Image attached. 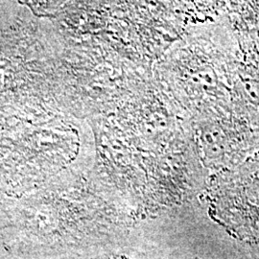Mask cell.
Here are the masks:
<instances>
[{"instance_id":"6da1fadb","label":"cell","mask_w":259,"mask_h":259,"mask_svg":"<svg viewBox=\"0 0 259 259\" xmlns=\"http://www.w3.org/2000/svg\"><path fill=\"white\" fill-rule=\"evenodd\" d=\"M213 216L236 238L259 243V171L240 172L220 184Z\"/></svg>"}]
</instances>
